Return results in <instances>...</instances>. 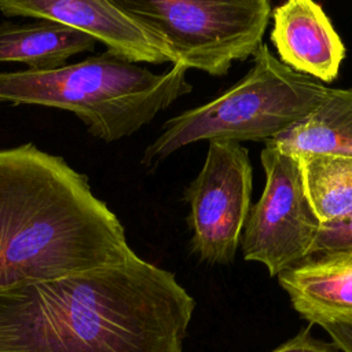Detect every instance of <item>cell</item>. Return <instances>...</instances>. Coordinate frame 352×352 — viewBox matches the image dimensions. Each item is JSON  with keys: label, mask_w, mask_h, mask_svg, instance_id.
<instances>
[{"label": "cell", "mask_w": 352, "mask_h": 352, "mask_svg": "<svg viewBox=\"0 0 352 352\" xmlns=\"http://www.w3.org/2000/svg\"><path fill=\"white\" fill-rule=\"evenodd\" d=\"M260 160L265 184L250 208L239 246L245 260L261 263L270 276H278L309 256L322 224L307 198L296 155L265 143Z\"/></svg>", "instance_id": "8992f818"}, {"label": "cell", "mask_w": 352, "mask_h": 352, "mask_svg": "<svg viewBox=\"0 0 352 352\" xmlns=\"http://www.w3.org/2000/svg\"><path fill=\"white\" fill-rule=\"evenodd\" d=\"M96 40L67 25L34 18L0 22V63L16 62L28 70H52L81 52L94 51Z\"/></svg>", "instance_id": "8fae6325"}, {"label": "cell", "mask_w": 352, "mask_h": 352, "mask_svg": "<svg viewBox=\"0 0 352 352\" xmlns=\"http://www.w3.org/2000/svg\"><path fill=\"white\" fill-rule=\"evenodd\" d=\"M329 89L283 65L263 44L238 82L210 102L165 121L144 148L140 165L153 172L175 151L199 140H272L308 116Z\"/></svg>", "instance_id": "277c9868"}, {"label": "cell", "mask_w": 352, "mask_h": 352, "mask_svg": "<svg viewBox=\"0 0 352 352\" xmlns=\"http://www.w3.org/2000/svg\"><path fill=\"white\" fill-rule=\"evenodd\" d=\"M187 69L162 73L131 63L110 51L52 70H0V103L37 104L76 114L104 143L131 136L188 95Z\"/></svg>", "instance_id": "3957f363"}, {"label": "cell", "mask_w": 352, "mask_h": 352, "mask_svg": "<svg viewBox=\"0 0 352 352\" xmlns=\"http://www.w3.org/2000/svg\"><path fill=\"white\" fill-rule=\"evenodd\" d=\"M135 256L87 175L34 143L0 150V290Z\"/></svg>", "instance_id": "7a4b0ae2"}, {"label": "cell", "mask_w": 352, "mask_h": 352, "mask_svg": "<svg viewBox=\"0 0 352 352\" xmlns=\"http://www.w3.org/2000/svg\"><path fill=\"white\" fill-rule=\"evenodd\" d=\"M4 16L51 19L78 29L131 63H172L169 48L136 19L107 0H0Z\"/></svg>", "instance_id": "ba28073f"}, {"label": "cell", "mask_w": 352, "mask_h": 352, "mask_svg": "<svg viewBox=\"0 0 352 352\" xmlns=\"http://www.w3.org/2000/svg\"><path fill=\"white\" fill-rule=\"evenodd\" d=\"M329 254H352V212L342 219L322 224L307 258Z\"/></svg>", "instance_id": "5bb4252c"}, {"label": "cell", "mask_w": 352, "mask_h": 352, "mask_svg": "<svg viewBox=\"0 0 352 352\" xmlns=\"http://www.w3.org/2000/svg\"><path fill=\"white\" fill-rule=\"evenodd\" d=\"M253 170L248 148L228 139L209 140L205 162L183 191L190 212V250L201 261H234L250 212Z\"/></svg>", "instance_id": "52a82bcc"}, {"label": "cell", "mask_w": 352, "mask_h": 352, "mask_svg": "<svg viewBox=\"0 0 352 352\" xmlns=\"http://www.w3.org/2000/svg\"><path fill=\"white\" fill-rule=\"evenodd\" d=\"M278 282L311 324L352 318V254L305 258L279 274Z\"/></svg>", "instance_id": "30bf717a"}, {"label": "cell", "mask_w": 352, "mask_h": 352, "mask_svg": "<svg viewBox=\"0 0 352 352\" xmlns=\"http://www.w3.org/2000/svg\"><path fill=\"white\" fill-rule=\"evenodd\" d=\"M320 327L326 330L333 344L341 352H352V318L324 323Z\"/></svg>", "instance_id": "2e32d148"}, {"label": "cell", "mask_w": 352, "mask_h": 352, "mask_svg": "<svg viewBox=\"0 0 352 352\" xmlns=\"http://www.w3.org/2000/svg\"><path fill=\"white\" fill-rule=\"evenodd\" d=\"M172 52L175 65L224 77L263 45L268 0H114Z\"/></svg>", "instance_id": "5b68a950"}, {"label": "cell", "mask_w": 352, "mask_h": 352, "mask_svg": "<svg viewBox=\"0 0 352 352\" xmlns=\"http://www.w3.org/2000/svg\"><path fill=\"white\" fill-rule=\"evenodd\" d=\"M265 143L293 155L352 157V88H330L308 116Z\"/></svg>", "instance_id": "7c38bea8"}, {"label": "cell", "mask_w": 352, "mask_h": 352, "mask_svg": "<svg viewBox=\"0 0 352 352\" xmlns=\"http://www.w3.org/2000/svg\"><path fill=\"white\" fill-rule=\"evenodd\" d=\"M271 41L279 60L320 82H333L345 58V45L322 6L289 0L271 14Z\"/></svg>", "instance_id": "9c48e42d"}, {"label": "cell", "mask_w": 352, "mask_h": 352, "mask_svg": "<svg viewBox=\"0 0 352 352\" xmlns=\"http://www.w3.org/2000/svg\"><path fill=\"white\" fill-rule=\"evenodd\" d=\"M296 158L307 198L320 224L352 212V157L298 154Z\"/></svg>", "instance_id": "4fadbf2b"}, {"label": "cell", "mask_w": 352, "mask_h": 352, "mask_svg": "<svg viewBox=\"0 0 352 352\" xmlns=\"http://www.w3.org/2000/svg\"><path fill=\"white\" fill-rule=\"evenodd\" d=\"M271 352H341L333 342L318 340L311 333V324Z\"/></svg>", "instance_id": "9a60e30c"}, {"label": "cell", "mask_w": 352, "mask_h": 352, "mask_svg": "<svg viewBox=\"0 0 352 352\" xmlns=\"http://www.w3.org/2000/svg\"><path fill=\"white\" fill-rule=\"evenodd\" d=\"M195 300L138 254L0 290V352H183Z\"/></svg>", "instance_id": "6da1fadb"}]
</instances>
